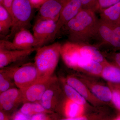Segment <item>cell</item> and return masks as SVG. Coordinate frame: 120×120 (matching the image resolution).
Masks as SVG:
<instances>
[{"instance_id": "6da1fadb", "label": "cell", "mask_w": 120, "mask_h": 120, "mask_svg": "<svg viewBox=\"0 0 120 120\" xmlns=\"http://www.w3.org/2000/svg\"><path fill=\"white\" fill-rule=\"evenodd\" d=\"M99 20L94 11L82 8L63 27L70 41L89 44L90 41L97 38Z\"/></svg>"}, {"instance_id": "7a4b0ae2", "label": "cell", "mask_w": 120, "mask_h": 120, "mask_svg": "<svg viewBox=\"0 0 120 120\" xmlns=\"http://www.w3.org/2000/svg\"><path fill=\"white\" fill-rule=\"evenodd\" d=\"M61 45L56 42L38 49L34 63L41 79L53 75L61 56Z\"/></svg>"}, {"instance_id": "3957f363", "label": "cell", "mask_w": 120, "mask_h": 120, "mask_svg": "<svg viewBox=\"0 0 120 120\" xmlns=\"http://www.w3.org/2000/svg\"><path fill=\"white\" fill-rule=\"evenodd\" d=\"M32 8L30 0H13L11 12L13 24L10 33L4 39H12L20 30L30 27Z\"/></svg>"}, {"instance_id": "277c9868", "label": "cell", "mask_w": 120, "mask_h": 120, "mask_svg": "<svg viewBox=\"0 0 120 120\" xmlns=\"http://www.w3.org/2000/svg\"><path fill=\"white\" fill-rule=\"evenodd\" d=\"M65 98L61 84L58 79L46 91L38 102L48 111L59 114L62 116L61 111Z\"/></svg>"}, {"instance_id": "5b68a950", "label": "cell", "mask_w": 120, "mask_h": 120, "mask_svg": "<svg viewBox=\"0 0 120 120\" xmlns=\"http://www.w3.org/2000/svg\"><path fill=\"white\" fill-rule=\"evenodd\" d=\"M57 22L52 20L38 19L33 27V35L36 48L46 45L54 38L57 33Z\"/></svg>"}, {"instance_id": "8992f818", "label": "cell", "mask_w": 120, "mask_h": 120, "mask_svg": "<svg viewBox=\"0 0 120 120\" xmlns=\"http://www.w3.org/2000/svg\"><path fill=\"white\" fill-rule=\"evenodd\" d=\"M41 79L40 74L34 62L26 63L19 66L14 75L15 85L22 90Z\"/></svg>"}, {"instance_id": "52a82bcc", "label": "cell", "mask_w": 120, "mask_h": 120, "mask_svg": "<svg viewBox=\"0 0 120 120\" xmlns=\"http://www.w3.org/2000/svg\"><path fill=\"white\" fill-rule=\"evenodd\" d=\"M36 42L34 35L28 29L24 28L15 34L12 41L1 39L0 49L6 50H26L36 48Z\"/></svg>"}, {"instance_id": "ba28073f", "label": "cell", "mask_w": 120, "mask_h": 120, "mask_svg": "<svg viewBox=\"0 0 120 120\" xmlns=\"http://www.w3.org/2000/svg\"><path fill=\"white\" fill-rule=\"evenodd\" d=\"M76 75L84 83L97 98L109 105L112 104V92L108 84L107 86L98 81L97 77L77 72Z\"/></svg>"}, {"instance_id": "9c48e42d", "label": "cell", "mask_w": 120, "mask_h": 120, "mask_svg": "<svg viewBox=\"0 0 120 120\" xmlns=\"http://www.w3.org/2000/svg\"><path fill=\"white\" fill-rule=\"evenodd\" d=\"M58 79L56 76L52 75L39 80L27 88L21 90L24 99V103L39 102L46 91Z\"/></svg>"}, {"instance_id": "30bf717a", "label": "cell", "mask_w": 120, "mask_h": 120, "mask_svg": "<svg viewBox=\"0 0 120 120\" xmlns=\"http://www.w3.org/2000/svg\"><path fill=\"white\" fill-rule=\"evenodd\" d=\"M24 102L22 91L16 87L0 94V110L10 114Z\"/></svg>"}, {"instance_id": "8fae6325", "label": "cell", "mask_w": 120, "mask_h": 120, "mask_svg": "<svg viewBox=\"0 0 120 120\" xmlns=\"http://www.w3.org/2000/svg\"><path fill=\"white\" fill-rule=\"evenodd\" d=\"M63 79L68 84L76 90L88 103L93 106L99 107L107 105L97 98L75 74L67 75L65 78Z\"/></svg>"}, {"instance_id": "7c38bea8", "label": "cell", "mask_w": 120, "mask_h": 120, "mask_svg": "<svg viewBox=\"0 0 120 120\" xmlns=\"http://www.w3.org/2000/svg\"><path fill=\"white\" fill-rule=\"evenodd\" d=\"M62 9L57 22V34L60 29L83 8L80 0H62Z\"/></svg>"}, {"instance_id": "4fadbf2b", "label": "cell", "mask_w": 120, "mask_h": 120, "mask_svg": "<svg viewBox=\"0 0 120 120\" xmlns=\"http://www.w3.org/2000/svg\"><path fill=\"white\" fill-rule=\"evenodd\" d=\"M62 0H46L39 8L37 19L52 20L57 22L62 8Z\"/></svg>"}, {"instance_id": "5bb4252c", "label": "cell", "mask_w": 120, "mask_h": 120, "mask_svg": "<svg viewBox=\"0 0 120 120\" xmlns=\"http://www.w3.org/2000/svg\"><path fill=\"white\" fill-rule=\"evenodd\" d=\"M97 38L102 44L107 45L116 49L120 50V39L114 34L112 28L99 19Z\"/></svg>"}, {"instance_id": "9a60e30c", "label": "cell", "mask_w": 120, "mask_h": 120, "mask_svg": "<svg viewBox=\"0 0 120 120\" xmlns=\"http://www.w3.org/2000/svg\"><path fill=\"white\" fill-rule=\"evenodd\" d=\"M38 49L26 50H6L0 49V68L23 60Z\"/></svg>"}, {"instance_id": "2e32d148", "label": "cell", "mask_w": 120, "mask_h": 120, "mask_svg": "<svg viewBox=\"0 0 120 120\" xmlns=\"http://www.w3.org/2000/svg\"><path fill=\"white\" fill-rule=\"evenodd\" d=\"M91 106H86L79 105L69 99L66 96L61 112L62 120H73L83 116Z\"/></svg>"}, {"instance_id": "e0dca14e", "label": "cell", "mask_w": 120, "mask_h": 120, "mask_svg": "<svg viewBox=\"0 0 120 120\" xmlns=\"http://www.w3.org/2000/svg\"><path fill=\"white\" fill-rule=\"evenodd\" d=\"M103 64L93 60L82 58L77 62L75 71L93 77H101Z\"/></svg>"}, {"instance_id": "ac0fdd59", "label": "cell", "mask_w": 120, "mask_h": 120, "mask_svg": "<svg viewBox=\"0 0 120 120\" xmlns=\"http://www.w3.org/2000/svg\"><path fill=\"white\" fill-rule=\"evenodd\" d=\"M99 12L100 19L112 28L120 26V1Z\"/></svg>"}, {"instance_id": "d6986e66", "label": "cell", "mask_w": 120, "mask_h": 120, "mask_svg": "<svg viewBox=\"0 0 120 120\" xmlns=\"http://www.w3.org/2000/svg\"><path fill=\"white\" fill-rule=\"evenodd\" d=\"M20 65H8L0 68V94L5 91L16 87L14 80L16 70Z\"/></svg>"}, {"instance_id": "ffe728a7", "label": "cell", "mask_w": 120, "mask_h": 120, "mask_svg": "<svg viewBox=\"0 0 120 120\" xmlns=\"http://www.w3.org/2000/svg\"><path fill=\"white\" fill-rule=\"evenodd\" d=\"M101 77L108 82L120 84V68L109 61L103 65Z\"/></svg>"}, {"instance_id": "44dd1931", "label": "cell", "mask_w": 120, "mask_h": 120, "mask_svg": "<svg viewBox=\"0 0 120 120\" xmlns=\"http://www.w3.org/2000/svg\"><path fill=\"white\" fill-rule=\"evenodd\" d=\"M13 24L12 17L4 5L0 4V35L5 38L10 33Z\"/></svg>"}, {"instance_id": "7402d4cb", "label": "cell", "mask_w": 120, "mask_h": 120, "mask_svg": "<svg viewBox=\"0 0 120 120\" xmlns=\"http://www.w3.org/2000/svg\"><path fill=\"white\" fill-rule=\"evenodd\" d=\"M65 96L69 99L80 105H91L79 92L65 82L63 78L59 79Z\"/></svg>"}, {"instance_id": "603a6c76", "label": "cell", "mask_w": 120, "mask_h": 120, "mask_svg": "<svg viewBox=\"0 0 120 120\" xmlns=\"http://www.w3.org/2000/svg\"><path fill=\"white\" fill-rule=\"evenodd\" d=\"M19 111L24 115L31 117L43 113H53L48 111L38 102H24Z\"/></svg>"}, {"instance_id": "cb8c5ba5", "label": "cell", "mask_w": 120, "mask_h": 120, "mask_svg": "<svg viewBox=\"0 0 120 120\" xmlns=\"http://www.w3.org/2000/svg\"><path fill=\"white\" fill-rule=\"evenodd\" d=\"M112 92V104L120 112V84L107 82Z\"/></svg>"}, {"instance_id": "d4e9b609", "label": "cell", "mask_w": 120, "mask_h": 120, "mask_svg": "<svg viewBox=\"0 0 120 120\" xmlns=\"http://www.w3.org/2000/svg\"><path fill=\"white\" fill-rule=\"evenodd\" d=\"M60 114L56 113H43L36 114L31 117V120H62Z\"/></svg>"}, {"instance_id": "484cf974", "label": "cell", "mask_w": 120, "mask_h": 120, "mask_svg": "<svg viewBox=\"0 0 120 120\" xmlns=\"http://www.w3.org/2000/svg\"><path fill=\"white\" fill-rule=\"evenodd\" d=\"M102 52L106 59L109 60V61H108L109 62L120 68V51L110 53Z\"/></svg>"}, {"instance_id": "4316f807", "label": "cell", "mask_w": 120, "mask_h": 120, "mask_svg": "<svg viewBox=\"0 0 120 120\" xmlns=\"http://www.w3.org/2000/svg\"><path fill=\"white\" fill-rule=\"evenodd\" d=\"M120 0H98L97 11L107 8L120 2Z\"/></svg>"}, {"instance_id": "83f0119b", "label": "cell", "mask_w": 120, "mask_h": 120, "mask_svg": "<svg viewBox=\"0 0 120 120\" xmlns=\"http://www.w3.org/2000/svg\"><path fill=\"white\" fill-rule=\"evenodd\" d=\"M11 120H31V117L24 115L18 111L12 115Z\"/></svg>"}, {"instance_id": "f1b7e54d", "label": "cell", "mask_w": 120, "mask_h": 120, "mask_svg": "<svg viewBox=\"0 0 120 120\" xmlns=\"http://www.w3.org/2000/svg\"><path fill=\"white\" fill-rule=\"evenodd\" d=\"M11 120V116L7 112L0 110V120Z\"/></svg>"}, {"instance_id": "f546056e", "label": "cell", "mask_w": 120, "mask_h": 120, "mask_svg": "<svg viewBox=\"0 0 120 120\" xmlns=\"http://www.w3.org/2000/svg\"><path fill=\"white\" fill-rule=\"evenodd\" d=\"M13 1V0H3V4H2L7 8L11 15V8Z\"/></svg>"}, {"instance_id": "4dcf8cb0", "label": "cell", "mask_w": 120, "mask_h": 120, "mask_svg": "<svg viewBox=\"0 0 120 120\" xmlns=\"http://www.w3.org/2000/svg\"><path fill=\"white\" fill-rule=\"evenodd\" d=\"M82 5L83 8L92 10L91 0H80Z\"/></svg>"}, {"instance_id": "1f68e13d", "label": "cell", "mask_w": 120, "mask_h": 120, "mask_svg": "<svg viewBox=\"0 0 120 120\" xmlns=\"http://www.w3.org/2000/svg\"><path fill=\"white\" fill-rule=\"evenodd\" d=\"M32 7H38L41 5L45 1V0H30Z\"/></svg>"}, {"instance_id": "d6a6232c", "label": "cell", "mask_w": 120, "mask_h": 120, "mask_svg": "<svg viewBox=\"0 0 120 120\" xmlns=\"http://www.w3.org/2000/svg\"><path fill=\"white\" fill-rule=\"evenodd\" d=\"M112 28L115 34L120 39V26L115 27Z\"/></svg>"}]
</instances>
